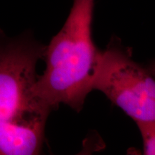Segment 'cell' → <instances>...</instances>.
Here are the masks:
<instances>
[{
    "label": "cell",
    "instance_id": "cell-1",
    "mask_svg": "<svg viewBox=\"0 0 155 155\" xmlns=\"http://www.w3.org/2000/svg\"><path fill=\"white\" fill-rule=\"evenodd\" d=\"M94 7V0H73L63 27L45 47V70L33 91L50 111L65 104L80 111L93 91L102 55L92 38Z\"/></svg>",
    "mask_w": 155,
    "mask_h": 155
},
{
    "label": "cell",
    "instance_id": "cell-3",
    "mask_svg": "<svg viewBox=\"0 0 155 155\" xmlns=\"http://www.w3.org/2000/svg\"><path fill=\"white\" fill-rule=\"evenodd\" d=\"M136 123L155 121V78L128 50L110 45L102 51L93 83Z\"/></svg>",
    "mask_w": 155,
    "mask_h": 155
},
{
    "label": "cell",
    "instance_id": "cell-4",
    "mask_svg": "<svg viewBox=\"0 0 155 155\" xmlns=\"http://www.w3.org/2000/svg\"><path fill=\"white\" fill-rule=\"evenodd\" d=\"M46 121L17 123L0 119V155L40 154Z\"/></svg>",
    "mask_w": 155,
    "mask_h": 155
},
{
    "label": "cell",
    "instance_id": "cell-6",
    "mask_svg": "<svg viewBox=\"0 0 155 155\" xmlns=\"http://www.w3.org/2000/svg\"><path fill=\"white\" fill-rule=\"evenodd\" d=\"M147 68L149 71H150L151 74L155 78V61L152 62V63H150Z\"/></svg>",
    "mask_w": 155,
    "mask_h": 155
},
{
    "label": "cell",
    "instance_id": "cell-5",
    "mask_svg": "<svg viewBox=\"0 0 155 155\" xmlns=\"http://www.w3.org/2000/svg\"><path fill=\"white\" fill-rule=\"evenodd\" d=\"M143 140L145 155H155V121L137 123Z\"/></svg>",
    "mask_w": 155,
    "mask_h": 155
},
{
    "label": "cell",
    "instance_id": "cell-2",
    "mask_svg": "<svg viewBox=\"0 0 155 155\" xmlns=\"http://www.w3.org/2000/svg\"><path fill=\"white\" fill-rule=\"evenodd\" d=\"M45 45L27 35L9 37L0 29V119L46 121L50 112L34 94L37 64Z\"/></svg>",
    "mask_w": 155,
    "mask_h": 155
}]
</instances>
